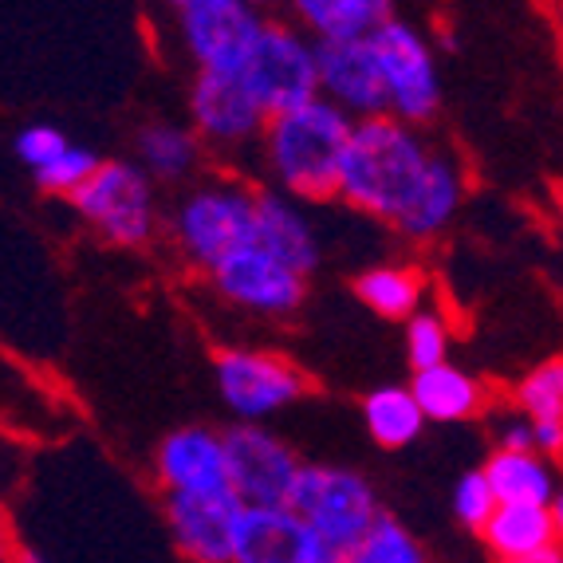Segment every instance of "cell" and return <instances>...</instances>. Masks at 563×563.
Instances as JSON below:
<instances>
[{"mask_svg":"<svg viewBox=\"0 0 563 563\" xmlns=\"http://www.w3.org/2000/svg\"><path fill=\"white\" fill-rule=\"evenodd\" d=\"M339 201L386 221L406 241H433L461 213L465 174L457 158L430 146L418 126L378 114L355 122Z\"/></svg>","mask_w":563,"mask_h":563,"instance_id":"cell-1","label":"cell"},{"mask_svg":"<svg viewBox=\"0 0 563 563\" xmlns=\"http://www.w3.org/2000/svg\"><path fill=\"white\" fill-rule=\"evenodd\" d=\"M189 122L201 142L217 151H241L253 139H264L268 114L256 103L241 76H217V71H198L189 87Z\"/></svg>","mask_w":563,"mask_h":563,"instance_id":"cell-13","label":"cell"},{"mask_svg":"<svg viewBox=\"0 0 563 563\" xmlns=\"http://www.w3.org/2000/svg\"><path fill=\"white\" fill-rule=\"evenodd\" d=\"M552 520H555V536H560V544H563V485L552 500Z\"/></svg>","mask_w":563,"mask_h":563,"instance_id":"cell-33","label":"cell"},{"mask_svg":"<svg viewBox=\"0 0 563 563\" xmlns=\"http://www.w3.org/2000/svg\"><path fill=\"white\" fill-rule=\"evenodd\" d=\"M209 284L225 303L249 311V316H268V320L291 316L308 296V280L256 244L217 264L209 273Z\"/></svg>","mask_w":563,"mask_h":563,"instance_id":"cell-12","label":"cell"},{"mask_svg":"<svg viewBox=\"0 0 563 563\" xmlns=\"http://www.w3.org/2000/svg\"><path fill=\"white\" fill-rule=\"evenodd\" d=\"M355 119L343 107L316 99V103L288 111L268 122L264 146V174L273 189L296 201H331L339 198V178L351 151Z\"/></svg>","mask_w":563,"mask_h":563,"instance_id":"cell-2","label":"cell"},{"mask_svg":"<svg viewBox=\"0 0 563 563\" xmlns=\"http://www.w3.org/2000/svg\"><path fill=\"white\" fill-rule=\"evenodd\" d=\"M355 296L363 308H371L383 320L410 323L422 311L426 276L406 264H375L355 276Z\"/></svg>","mask_w":563,"mask_h":563,"instance_id":"cell-24","label":"cell"},{"mask_svg":"<svg viewBox=\"0 0 563 563\" xmlns=\"http://www.w3.org/2000/svg\"><path fill=\"white\" fill-rule=\"evenodd\" d=\"M481 540H485V548L500 563L528 560V555L560 544L552 508H536V505H500L497 517L488 520V528L481 532Z\"/></svg>","mask_w":563,"mask_h":563,"instance_id":"cell-21","label":"cell"},{"mask_svg":"<svg viewBox=\"0 0 563 563\" xmlns=\"http://www.w3.org/2000/svg\"><path fill=\"white\" fill-rule=\"evenodd\" d=\"M71 206L107 244L119 249H142L158 229L154 178L131 158L103 162L99 174L71 198Z\"/></svg>","mask_w":563,"mask_h":563,"instance_id":"cell-6","label":"cell"},{"mask_svg":"<svg viewBox=\"0 0 563 563\" xmlns=\"http://www.w3.org/2000/svg\"><path fill=\"white\" fill-rule=\"evenodd\" d=\"M517 410L536 430L540 457H563V355L528 371L517 386Z\"/></svg>","mask_w":563,"mask_h":563,"instance_id":"cell-19","label":"cell"},{"mask_svg":"<svg viewBox=\"0 0 563 563\" xmlns=\"http://www.w3.org/2000/svg\"><path fill=\"white\" fill-rule=\"evenodd\" d=\"M166 493H229V461H225V430L209 426H181L166 433L154 453Z\"/></svg>","mask_w":563,"mask_h":563,"instance_id":"cell-16","label":"cell"},{"mask_svg":"<svg viewBox=\"0 0 563 563\" xmlns=\"http://www.w3.org/2000/svg\"><path fill=\"white\" fill-rule=\"evenodd\" d=\"M320 64V91L328 103L343 107L355 122L390 114L383 67L371 40L366 44H316Z\"/></svg>","mask_w":563,"mask_h":563,"instance_id":"cell-15","label":"cell"},{"mask_svg":"<svg viewBox=\"0 0 563 563\" xmlns=\"http://www.w3.org/2000/svg\"><path fill=\"white\" fill-rule=\"evenodd\" d=\"M241 79L256 95L268 119H280L288 111L320 99V64H316V40L303 36L300 24L268 20L253 59L244 64Z\"/></svg>","mask_w":563,"mask_h":563,"instance_id":"cell-7","label":"cell"},{"mask_svg":"<svg viewBox=\"0 0 563 563\" xmlns=\"http://www.w3.org/2000/svg\"><path fill=\"white\" fill-rule=\"evenodd\" d=\"M244 512L249 505L233 488L229 493H166L162 500L169 536L189 563H233Z\"/></svg>","mask_w":563,"mask_h":563,"instance_id":"cell-11","label":"cell"},{"mask_svg":"<svg viewBox=\"0 0 563 563\" xmlns=\"http://www.w3.org/2000/svg\"><path fill=\"white\" fill-rule=\"evenodd\" d=\"M256 249L288 264L291 273H300L303 280L320 273L323 264L320 229L303 209V201L288 198L273 186L256 194Z\"/></svg>","mask_w":563,"mask_h":563,"instance_id":"cell-17","label":"cell"},{"mask_svg":"<svg viewBox=\"0 0 563 563\" xmlns=\"http://www.w3.org/2000/svg\"><path fill=\"white\" fill-rule=\"evenodd\" d=\"M256 194L244 181L209 178L189 186L169 209V236L189 264L213 273L233 253L256 244Z\"/></svg>","mask_w":563,"mask_h":563,"instance_id":"cell-3","label":"cell"},{"mask_svg":"<svg viewBox=\"0 0 563 563\" xmlns=\"http://www.w3.org/2000/svg\"><path fill=\"white\" fill-rule=\"evenodd\" d=\"M213 383L221 402L244 426H264L268 418L284 413L308 395V378H303L300 366L288 363L284 355H273V351L253 347L217 351Z\"/></svg>","mask_w":563,"mask_h":563,"instance_id":"cell-8","label":"cell"},{"mask_svg":"<svg viewBox=\"0 0 563 563\" xmlns=\"http://www.w3.org/2000/svg\"><path fill=\"white\" fill-rule=\"evenodd\" d=\"M229 485L249 508H280L291 500L303 461L284 438L264 426H229L225 430Z\"/></svg>","mask_w":563,"mask_h":563,"instance_id":"cell-10","label":"cell"},{"mask_svg":"<svg viewBox=\"0 0 563 563\" xmlns=\"http://www.w3.org/2000/svg\"><path fill=\"white\" fill-rule=\"evenodd\" d=\"M497 450H508V453H536V430L528 422L525 413H505L497 422Z\"/></svg>","mask_w":563,"mask_h":563,"instance_id":"cell-31","label":"cell"},{"mask_svg":"<svg viewBox=\"0 0 563 563\" xmlns=\"http://www.w3.org/2000/svg\"><path fill=\"white\" fill-rule=\"evenodd\" d=\"M497 493L500 505H536V508H552L555 493V470L552 461L540 457V453H508L493 450L488 461L481 465Z\"/></svg>","mask_w":563,"mask_h":563,"instance_id":"cell-20","label":"cell"},{"mask_svg":"<svg viewBox=\"0 0 563 563\" xmlns=\"http://www.w3.org/2000/svg\"><path fill=\"white\" fill-rule=\"evenodd\" d=\"M288 505L296 508L339 555H347L351 548L363 544V536L383 520V505H378L375 485L358 470H347V465L303 461L300 481L291 488Z\"/></svg>","mask_w":563,"mask_h":563,"instance_id":"cell-4","label":"cell"},{"mask_svg":"<svg viewBox=\"0 0 563 563\" xmlns=\"http://www.w3.org/2000/svg\"><path fill=\"white\" fill-rule=\"evenodd\" d=\"M169 12L198 71L217 76H241L268 29V16L249 0H178Z\"/></svg>","mask_w":563,"mask_h":563,"instance_id":"cell-5","label":"cell"},{"mask_svg":"<svg viewBox=\"0 0 563 563\" xmlns=\"http://www.w3.org/2000/svg\"><path fill=\"white\" fill-rule=\"evenodd\" d=\"M371 47L383 67L390 114L422 131L426 122H433L442 111V71H438L433 47L406 16H395L386 29H378Z\"/></svg>","mask_w":563,"mask_h":563,"instance_id":"cell-9","label":"cell"},{"mask_svg":"<svg viewBox=\"0 0 563 563\" xmlns=\"http://www.w3.org/2000/svg\"><path fill=\"white\" fill-rule=\"evenodd\" d=\"M99 166H103V158L91 151V146H67L64 154H59L52 166L36 169L32 178H36V186L44 189V194H56V198H76L79 189L87 186V181L99 174Z\"/></svg>","mask_w":563,"mask_h":563,"instance_id":"cell-28","label":"cell"},{"mask_svg":"<svg viewBox=\"0 0 563 563\" xmlns=\"http://www.w3.org/2000/svg\"><path fill=\"white\" fill-rule=\"evenodd\" d=\"M406 363L413 375L450 363V328H445L442 311L422 308L406 323Z\"/></svg>","mask_w":563,"mask_h":563,"instance_id":"cell-27","label":"cell"},{"mask_svg":"<svg viewBox=\"0 0 563 563\" xmlns=\"http://www.w3.org/2000/svg\"><path fill=\"white\" fill-rule=\"evenodd\" d=\"M450 508H453V520L461 528H470V532H485L488 520L497 517V493L488 485L485 470H470L465 477H457L453 485V497H450Z\"/></svg>","mask_w":563,"mask_h":563,"instance_id":"cell-29","label":"cell"},{"mask_svg":"<svg viewBox=\"0 0 563 563\" xmlns=\"http://www.w3.org/2000/svg\"><path fill=\"white\" fill-rule=\"evenodd\" d=\"M343 563H430V555L402 520L383 512V520L363 536V544L343 555Z\"/></svg>","mask_w":563,"mask_h":563,"instance_id":"cell-26","label":"cell"},{"mask_svg":"<svg viewBox=\"0 0 563 563\" xmlns=\"http://www.w3.org/2000/svg\"><path fill=\"white\" fill-rule=\"evenodd\" d=\"M291 16L316 44H366L398 16L390 0H296Z\"/></svg>","mask_w":563,"mask_h":563,"instance_id":"cell-18","label":"cell"},{"mask_svg":"<svg viewBox=\"0 0 563 563\" xmlns=\"http://www.w3.org/2000/svg\"><path fill=\"white\" fill-rule=\"evenodd\" d=\"M12 563H47V560L36 552V548H20V552H16V560H12Z\"/></svg>","mask_w":563,"mask_h":563,"instance_id":"cell-34","label":"cell"},{"mask_svg":"<svg viewBox=\"0 0 563 563\" xmlns=\"http://www.w3.org/2000/svg\"><path fill=\"white\" fill-rule=\"evenodd\" d=\"M410 390L422 406V413L430 422H465L473 413L485 406V390L481 383L470 375V371H461L453 363L433 366V371H422V375L410 378Z\"/></svg>","mask_w":563,"mask_h":563,"instance_id":"cell-22","label":"cell"},{"mask_svg":"<svg viewBox=\"0 0 563 563\" xmlns=\"http://www.w3.org/2000/svg\"><path fill=\"white\" fill-rule=\"evenodd\" d=\"M233 563H343V555L296 508L280 505L244 512Z\"/></svg>","mask_w":563,"mask_h":563,"instance_id":"cell-14","label":"cell"},{"mask_svg":"<svg viewBox=\"0 0 563 563\" xmlns=\"http://www.w3.org/2000/svg\"><path fill=\"white\" fill-rule=\"evenodd\" d=\"M426 418L418 398H413L410 386H375L371 395L363 398V426L371 433V442L383 445V450H402L422 438Z\"/></svg>","mask_w":563,"mask_h":563,"instance_id":"cell-23","label":"cell"},{"mask_svg":"<svg viewBox=\"0 0 563 563\" xmlns=\"http://www.w3.org/2000/svg\"><path fill=\"white\" fill-rule=\"evenodd\" d=\"M134 151H139V166L154 181H186L201 162V139L194 126H181V122H151L139 131Z\"/></svg>","mask_w":563,"mask_h":563,"instance_id":"cell-25","label":"cell"},{"mask_svg":"<svg viewBox=\"0 0 563 563\" xmlns=\"http://www.w3.org/2000/svg\"><path fill=\"white\" fill-rule=\"evenodd\" d=\"M67 146H71L67 134L59 131V126H47V122H32V126H24V131L12 139V154H16L32 174L44 169V166H52Z\"/></svg>","mask_w":563,"mask_h":563,"instance_id":"cell-30","label":"cell"},{"mask_svg":"<svg viewBox=\"0 0 563 563\" xmlns=\"http://www.w3.org/2000/svg\"><path fill=\"white\" fill-rule=\"evenodd\" d=\"M517 563H563V544H552V548H544V552H536V555L517 560Z\"/></svg>","mask_w":563,"mask_h":563,"instance_id":"cell-32","label":"cell"}]
</instances>
